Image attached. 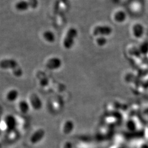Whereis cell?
I'll list each match as a JSON object with an SVG mask.
<instances>
[{"mask_svg": "<svg viewBox=\"0 0 148 148\" xmlns=\"http://www.w3.org/2000/svg\"><path fill=\"white\" fill-rule=\"evenodd\" d=\"M76 34L77 32L75 29H71L69 30L64 41L63 45L65 48L69 49L73 46L74 44V38L76 37Z\"/></svg>", "mask_w": 148, "mask_h": 148, "instance_id": "6da1fadb", "label": "cell"}, {"mask_svg": "<svg viewBox=\"0 0 148 148\" xmlns=\"http://www.w3.org/2000/svg\"><path fill=\"white\" fill-rule=\"evenodd\" d=\"M19 66L17 62L12 59H3L0 61V68L2 69H12L14 70Z\"/></svg>", "mask_w": 148, "mask_h": 148, "instance_id": "7a4b0ae2", "label": "cell"}, {"mask_svg": "<svg viewBox=\"0 0 148 148\" xmlns=\"http://www.w3.org/2000/svg\"><path fill=\"white\" fill-rule=\"evenodd\" d=\"M30 101L32 107L36 110H40L42 108V102L40 98L36 94L33 93L30 95Z\"/></svg>", "mask_w": 148, "mask_h": 148, "instance_id": "3957f363", "label": "cell"}, {"mask_svg": "<svg viewBox=\"0 0 148 148\" xmlns=\"http://www.w3.org/2000/svg\"><path fill=\"white\" fill-rule=\"evenodd\" d=\"M46 134L45 130L42 128L37 130L34 133V134L30 138V142L32 144H35L39 143L43 139Z\"/></svg>", "mask_w": 148, "mask_h": 148, "instance_id": "277c9868", "label": "cell"}, {"mask_svg": "<svg viewBox=\"0 0 148 148\" xmlns=\"http://www.w3.org/2000/svg\"><path fill=\"white\" fill-rule=\"evenodd\" d=\"M62 60L57 57H54L49 59L46 63L47 68L51 70L58 69L62 66Z\"/></svg>", "mask_w": 148, "mask_h": 148, "instance_id": "5b68a950", "label": "cell"}, {"mask_svg": "<svg viewBox=\"0 0 148 148\" xmlns=\"http://www.w3.org/2000/svg\"><path fill=\"white\" fill-rule=\"evenodd\" d=\"M30 7V5L29 3L28 2V1L25 0H21L19 1L16 3V9L18 11L21 12L27 11Z\"/></svg>", "mask_w": 148, "mask_h": 148, "instance_id": "8992f818", "label": "cell"}, {"mask_svg": "<svg viewBox=\"0 0 148 148\" xmlns=\"http://www.w3.org/2000/svg\"><path fill=\"white\" fill-rule=\"evenodd\" d=\"M19 95V92L17 90H10L7 95H6L7 99L9 101L13 102L14 101H16Z\"/></svg>", "mask_w": 148, "mask_h": 148, "instance_id": "52a82bcc", "label": "cell"}, {"mask_svg": "<svg viewBox=\"0 0 148 148\" xmlns=\"http://www.w3.org/2000/svg\"><path fill=\"white\" fill-rule=\"evenodd\" d=\"M43 37L45 41L49 43H53L55 41L56 36L53 32L46 31L43 34Z\"/></svg>", "mask_w": 148, "mask_h": 148, "instance_id": "ba28073f", "label": "cell"}, {"mask_svg": "<svg viewBox=\"0 0 148 148\" xmlns=\"http://www.w3.org/2000/svg\"><path fill=\"white\" fill-rule=\"evenodd\" d=\"M5 122L8 129H14L16 127V120L12 116L7 117L5 119Z\"/></svg>", "mask_w": 148, "mask_h": 148, "instance_id": "9c48e42d", "label": "cell"}, {"mask_svg": "<svg viewBox=\"0 0 148 148\" xmlns=\"http://www.w3.org/2000/svg\"><path fill=\"white\" fill-rule=\"evenodd\" d=\"M19 109L23 114H27L30 110V106L27 101H21L19 103Z\"/></svg>", "mask_w": 148, "mask_h": 148, "instance_id": "30bf717a", "label": "cell"}, {"mask_svg": "<svg viewBox=\"0 0 148 148\" xmlns=\"http://www.w3.org/2000/svg\"><path fill=\"white\" fill-rule=\"evenodd\" d=\"M74 123L71 121H67L65 123L63 127V132L65 134H68L73 130Z\"/></svg>", "mask_w": 148, "mask_h": 148, "instance_id": "8fae6325", "label": "cell"}, {"mask_svg": "<svg viewBox=\"0 0 148 148\" xmlns=\"http://www.w3.org/2000/svg\"><path fill=\"white\" fill-rule=\"evenodd\" d=\"M12 72H13V74H14V75L18 77H21L23 74V71L19 66L16 69H14V70H13Z\"/></svg>", "mask_w": 148, "mask_h": 148, "instance_id": "7c38bea8", "label": "cell"}, {"mask_svg": "<svg viewBox=\"0 0 148 148\" xmlns=\"http://www.w3.org/2000/svg\"><path fill=\"white\" fill-rule=\"evenodd\" d=\"M28 2L29 3L30 7H32L34 9H35L37 7V5L38 4V0H27Z\"/></svg>", "mask_w": 148, "mask_h": 148, "instance_id": "4fadbf2b", "label": "cell"}, {"mask_svg": "<svg viewBox=\"0 0 148 148\" xmlns=\"http://www.w3.org/2000/svg\"><path fill=\"white\" fill-rule=\"evenodd\" d=\"M48 84V81L46 78H44L40 81V84L43 87H46V86H47Z\"/></svg>", "mask_w": 148, "mask_h": 148, "instance_id": "5bb4252c", "label": "cell"}]
</instances>
